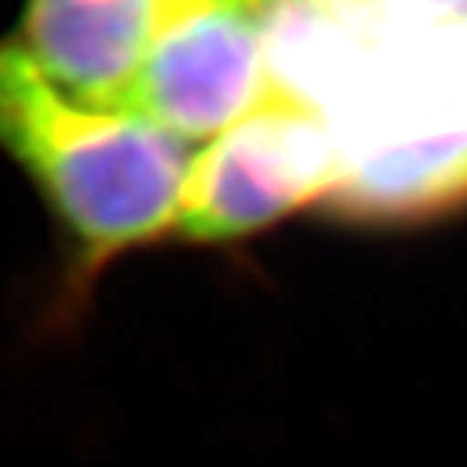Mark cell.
Listing matches in <instances>:
<instances>
[{"label": "cell", "mask_w": 467, "mask_h": 467, "mask_svg": "<svg viewBox=\"0 0 467 467\" xmlns=\"http://www.w3.org/2000/svg\"><path fill=\"white\" fill-rule=\"evenodd\" d=\"M358 46L318 120L337 172L325 204L360 221H412L467 202V23L379 0H337Z\"/></svg>", "instance_id": "obj_1"}, {"label": "cell", "mask_w": 467, "mask_h": 467, "mask_svg": "<svg viewBox=\"0 0 467 467\" xmlns=\"http://www.w3.org/2000/svg\"><path fill=\"white\" fill-rule=\"evenodd\" d=\"M0 153L33 185L62 247L66 312L110 263L175 234L195 156L137 114L56 88L14 43H0Z\"/></svg>", "instance_id": "obj_2"}, {"label": "cell", "mask_w": 467, "mask_h": 467, "mask_svg": "<svg viewBox=\"0 0 467 467\" xmlns=\"http://www.w3.org/2000/svg\"><path fill=\"white\" fill-rule=\"evenodd\" d=\"M270 101L263 0H175L120 110L189 143Z\"/></svg>", "instance_id": "obj_3"}, {"label": "cell", "mask_w": 467, "mask_h": 467, "mask_svg": "<svg viewBox=\"0 0 467 467\" xmlns=\"http://www.w3.org/2000/svg\"><path fill=\"white\" fill-rule=\"evenodd\" d=\"M335 172L328 127L308 110L270 101L192 160L175 234L195 244L260 234L302 204L325 202Z\"/></svg>", "instance_id": "obj_4"}, {"label": "cell", "mask_w": 467, "mask_h": 467, "mask_svg": "<svg viewBox=\"0 0 467 467\" xmlns=\"http://www.w3.org/2000/svg\"><path fill=\"white\" fill-rule=\"evenodd\" d=\"M175 0H23L14 43L66 95L120 110Z\"/></svg>", "instance_id": "obj_5"}]
</instances>
